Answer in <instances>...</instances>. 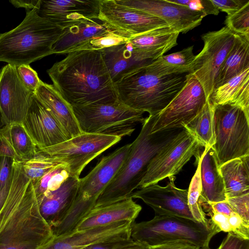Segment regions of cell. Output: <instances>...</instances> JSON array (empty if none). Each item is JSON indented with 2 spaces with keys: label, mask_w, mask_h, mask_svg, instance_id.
<instances>
[{
  "label": "cell",
  "mask_w": 249,
  "mask_h": 249,
  "mask_svg": "<svg viewBox=\"0 0 249 249\" xmlns=\"http://www.w3.org/2000/svg\"><path fill=\"white\" fill-rule=\"evenodd\" d=\"M40 214L32 180L14 160L9 193L0 211V249H38L53 237Z\"/></svg>",
  "instance_id": "cell-1"
},
{
  "label": "cell",
  "mask_w": 249,
  "mask_h": 249,
  "mask_svg": "<svg viewBox=\"0 0 249 249\" xmlns=\"http://www.w3.org/2000/svg\"><path fill=\"white\" fill-rule=\"evenodd\" d=\"M47 72L54 87L71 107L110 104L119 100L100 50L69 53Z\"/></svg>",
  "instance_id": "cell-2"
},
{
  "label": "cell",
  "mask_w": 249,
  "mask_h": 249,
  "mask_svg": "<svg viewBox=\"0 0 249 249\" xmlns=\"http://www.w3.org/2000/svg\"><path fill=\"white\" fill-rule=\"evenodd\" d=\"M157 116L149 115L145 119L139 135L131 143L124 162L98 196L94 207L131 197L135 190L139 189L152 159L185 129L179 127L152 132Z\"/></svg>",
  "instance_id": "cell-3"
},
{
  "label": "cell",
  "mask_w": 249,
  "mask_h": 249,
  "mask_svg": "<svg viewBox=\"0 0 249 249\" xmlns=\"http://www.w3.org/2000/svg\"><path fill=\"white\" fill-rule=\"evenodd\" d=\"M64 29L39 16L36 8L27 11L18 26L0 33V61L18 67L52 54Z\"/></svg>",
  "instance_id": "cell-4"
},
{
  "label": "cell",
  "mask_w": 249,
  "mask_h": 249,
  "mask_svg": "<svg viewBox=\"0 0 249 249\" xmlns=\"http://www.w3.org/2000/svg\"><path fill=\"white\" fill-rule=\"evenodd\" d=\"M146 64L124 75L114 85L121 102L134 109L155 116L181 90L188 73L158 75L151 72Z\"/></svg>",
  "instance_id": "cell-5"
},
{
  "label": "cell",
  "mask_w": 249,
  "mask_h": 249,
  "mask_svg": "<svg viewBox=\"0 0 249 249\" xmlns=\"http://www.w3.org/2000/svg\"><path fill=\"white\" fill-rule=\"evenodd\" d=\"M198 222L185 217L155 215L149 221L131 225V238L148 246L165 242L184 240L201 249H209L212 237L218 233Z\"/></svg>",
  "instance_id": "cell-6"
},
{
  "label": "cell",
  "mask_w": 249,
  "mask_h": 249,
  "mask_svg": "<svg viewBox=\"0 0 249 249\" xmlns=\"http://www.w3.org/2000/svg\"><path fill=\"white\" fill-rule=\"evenodd\" d=\"M81 132L121 138L130 136L135 126L145 120L143 112L134 109L119 100L106 104L72 107Z\"/></svg>",
  "instance_id": "cell-7"
},
{
  "label": "cell",
  "mask_w": 249,
  "mask_h": 249,
  "mask_svg": "<svg viewBox=\"0 0 249 249\" xmlns=\"http://www.w3.org/2000/svg\"><path fill=\"white\" fill-rule=\"evenodd\" d=\"M214 123L215 143L212 148L219 166L249 156V114L236 106L214 105Z\"/></svg>",
  "instance_id": "cell-8"
},
{
  "label": "cell",
  "mask_w": 249,
  "mask_h": 249,
  "mask_svg": "<svg viewBox=\"0 0 249 249\" xmlns=\"http://www.w3.org/2000/svg\"><path fill=\"white\" fill-rule=\"evenodd\" d=\"M122 138L116 136L82 132L56 145L37 148L55 161L66 164L70 176L79 178L81 173L89 162L119 142Z\"/></svg>",
  "instance_id": "cell-9"
},
{
  "label": "cell",
  "mask_w": 249,
  "mask_h": 249,
  "mask_svg": "<svg viewBox=\"0 0 249 249\" xmlns=\"http://www.w3.org/2000/svg\"><path fill=\"white\" fill-rule=\"evenodd\" d=\"M236 35L225 26L201 36L204 47L196 55L189 73L201 84L208 100L215 89L220 69L233 45Z\"/></svg>",
  "instance_id": "cell-10"
},
{
  "label": "cell",
  "mask_w": 249,
  "mask_h": 249,
  "mask_svg": "<svg viewBox=\"0 0 249 249\" xmlns=\"http://www.w3.org/2000/svg\"><path fill=\"white\" fill-rule=\"evenodd\" d=\"M202 147L185 129L152 159L139 189L177 175L193 156L197 158L200 156Z\"/></svg>",
  "instance_id": "cell-11"
},
{
  "label": "cell",
  "mask_w": 249,
  "mask_h": 249,
  "mask_svg": "<svg viewBox=\"0 0 249 249\" xmlns=\"http://www.w3.org/2000/svg\"><path fill=\"white\" fill-rule=\"evenodd\" d=\"M207 101L201 84L188 73L183 88L157 115L151 132L184 127L202 110Z\"/></svg>",
  "instance_id": "cell-12"
},
{
  "label": "cell",
  "mask_w": 249,
  "mask_h": 249,
  "mask_svg": "<svg viewBox=\"0 0 249 249\" xmlns=\"http://www.w3.org/2000/svg\"><path fill=\"white\" fill-rule=\"evenodd\" d=\"M131 143L103 157L85 177L79 178L74 202L90 211L104 190L113 178L127 157Z\"/></svg>",
  "instance_id": "cell-13"
},
{
  "label": "cell",
  "mask_w": 249,
  "mask_h": 249,
  "mask_svg": "<svg viewBox=\"0 0 249 249\" xmlns=\"http://www.w3.org/2000/svg\"><path fill=\"white\" fill-rule=\"evenodd\" d=\"M34 93L20 79L16 67L7 64L0 71V120L2 125L21 124Z\"/></svg>",
  "instance_id": "cell-14"
},
{
  "label": "cell",
  "mask_w": 249,
  "mask_h": 249,
  "mask_svg": "<svg viewBox=\"0 0 249 249\" xmlns=\"http://www.w3.org/2000/svg\"><path fill=\"white\" fill-rule=\"evenodd\" d=\"M98 19L130 34L131 37L169 27L157 17L124 6L115 0H100Z\"/></svg>",
  "instance_id": "cell-15"
},
{
  "label": "cell",
  "mask_w": 249,
  "mask_h": 249,
  "mask_svg": "<svg viewBox=\"0 0 249 249\" xmlns=\"http://www.w3.org/2000/svg\"><path fill=\"white\" fill-rule=\"evenodd\" d=\"M169 178L165 186L151 185L134 191L130 197L142 200L153 209L156 215L179 216L195 220L188 205V190L178 188L174 182L175 176Z\"/></svg>",
  "instance_id": "cell-16"
},
{
  "label": "cell",
  "mask_w": 249,
  "mask_h": 249,
  "mask_svg": "<svg viewBox=\"0 0 249 249\" xmlns=\"http://www.w3.org/2000/svg\"><path fill=\"white\" fill-rule=\"evenodd\" d=\"M119 4L139 10L164 20L174 31L186 33L200 24L206 16L202 12L167 0H115Z\"/></svg>",
  "instance_id": "cell-17"
},
{
  "label": "cell",
  "mask_w": 249,
  "mask_h": 249,
  "mask_svg": "<svg viewBox=\"0 0 249 249\" xmlns=\"http://www.w3.org/2000/svg\"><path fill=\"white\" fill-rule=\"evenodd\" d=\"M100 0H40L36 9L43 18L66 29L83 21L97 19Z\"/></svg>",
  "instance_id": "cell-18"
},
{
  "label": "cell",
  "mask_w": 249,
  "mask_h": 249,
  "mask_svg": "<svg viewBox=\"0 0 249 249\" xmlns=\"http://www.w3.org/2000/svg\"><path fill=\"white\" fill-rule=\"evenodd\" d=\"M21 124L39 149L50 147L69 139L60 124L35 95Z\"/></svg>",
  "instance_id": "cell-19"
},
{
  "label": "cell",
  "mask_w": 249,
  "mask_h": 249,
  "mask_svg": "<svg viewBox=\"0 0 249 249\" xmlns=\"http://www.w3.org/2000/svg\"><path fill=\"white\" fill-rule=\"evenodd\" d=\"M132 222L124 221L53 237L38 249H82L91 244L117 237H131Z\"/></svg>",
  "instance_id": "cell-20"
},
{
  "label": "cell",
  "mask_w": 249,
  "mask_h": 249,
  "mask_svg": "<svg viewBox=\"0 0 249 249\" xmlns=\"http://www.w3.org/2000/svg\"><path fill=\"white\" fill-rule=\"evenodd\" d=\"M115 28L99 19L83 21L65 29L63 33L52 47V53H69L90 50L95 39Z\"/></svg>",
  "instance_id": "cell-21"
},
{
  "label": "cell",
  "mask_w": 249,
  "mask_h": 249,
  "mask_svg": "<svg viewBox=\"0 0 249 249\" xmlns=\"http://www.w3.org/2000/svg\"><path fill=\"white\" fill-rule=\"evenodd\" d=\"M141 210L142 207L131 197L94 207L79 222L75 231L86 230L120 221L133 222Z\"/></svg>",
  "instance_id": "cell-22"
},
{
  "label": "cell",
  "mask_w": 249,
  "mask_h": 249,
  "mask_svg": "<svg viewBox=\"0 0 249 249\" xmlns=\"http://www.w3.org/2000/svg\"><path fill=\"white\" fill-rule=\"evenodd\" d=\"M79 178L70 176L38 204L41 215L52 229L60 223L71 208L77 194Z\"/></svg>",
  "instance_id": "cell-23"
},
{
  "label": "cell",
  "mask_w": 249,
  "mask_h": 249,
  "mask_svg": "<svg viewBox=\"0 0 249 249\" xmlns=\"http://www.w3.org/2000/svg\"><path fill=\"white\" fill-rule=\"evenodd\" d=\"M34 95L60 124L69 139L82 133L72 107L63 98L53 85L41 81Z\"/></svg>",
  "instance_id": "cell-24"
},
{
  "label": "cell",
  "mask_w": 249,
  "mask_h": 249,
  "mask_svg": "<svg viewBox=\"0 0 249 249\" xmlns=\"http://www.w3.org/2000/svg\"><path fill=\"white\" fill-rule=\"evenodd\" d=\"M179 34L168 27L133 36L128 41L140 58L151 62L176 46Z\"/></svg>",
  "instance_id": "cell-25"
},
{
  "label": "cell",
  "mask_w": 249,
  "mask_h": 249,
  "mask_svg": "<svg viewBox=\"0 0 249 249\" xmlns=\"http://www.w3.org/2000/svg\"><path fill=\"white\" fill-rule=\"evenodd\" d=\"M200 165L201 203H214L226 200L224 184L219 170L215 153L211 148H204L196 158Z\"/></svg>",
  "instance_id": "cell-26"
},
{
  "label": "cell",
  "mask_w": 249,
  "mask_h": 249,
  "mask_svg": "<svg viewBox=\"0 0 249 249\" xmlns=\"http://www.w3.org/2000/svg\"><path fill=\"white\" fill-rule=\"evenodd\" d=\"M209 100L213 105L239 107L249 114V68L216 88Z\"/></svg>",
  "instance_id": "cell-27"
},
{
  "label": "cell",
  "mask_w": 249,
  "mask_h": 249,
  "mask_svg": "<svg viewBox=\"0 0 249 249\" xmlns=\"http://www.w3.org/2000/svg\"><path fill=\"white\" fill-rule=\"evenodd\" d=\"M125 43L100 50L114 84L129 72L150 62L142 60L134 51H129Z\"/></svg>",
  "instance_id": "cell-28"
},
{
  "label": "cell",
  "mask_w": 249,
  "mask_h": 249,
  "mask_svg": "<svg viewBox=\"0 0 249 249\" xmlns=\"http://www.w3.org/2000/svg\"><path fill=\"white\" fill-rule=\"evenodd\" d=\"M226 198L249 194V156L230 160L219 166Z\"/></svg>",
  "instance_id": "cell-29"
},
{
  "label": "cell",
  "mask_w": 249,
  "mask_h": 249,
  "mask_svg": "<svg viewBox=\"0 0 249 249\" xmlns=\"http://www.w3.org/2000/svg\"><path fill=\"white\" fill-rule=\"evenodd\" d=\"M0 142L13 155L14 160L22 161L33 158L37 147L20 123L0 127Z\"/></svg>",
  "instance_id": "cell-30"
},
{
  "label": "cell",
  "mask_w": 249,
  "mask_h": 249,
  "mask_svg": "<svg viewBox=\"0 0 249 249\" xmlns=\"http://www.w3.org/2000/svg\"><path fill=\"white\" fill-rule=\"evenodd\" d=\"M248 68L249 35L236 34L233 45L220 69L215 89Z\"/></svg>",
  "instance_id": "cell-31"
},
{
  "label": "cell",
  "mask_w": 249,
  "mask_h": 249,
  "mask_svg": "<svg viewBox=\"0 0 249 249\" xmlns=\"http://www.w3.org/2000/svg\"><path fill=\"white\" fill-rule=\"evenodd\" d=\"M184 128L204 148L215 143L214 105L208 100L202 110Z\"/></svg>",
  "instance_id": "cell-32"
},
{
  "label": "cell",
  "mask_w": 249,
  "mask_h": 249,
  "mask_svg": "<svg viewBox=\"0 0 249 249\" xmlns=\"http://www.w3.org/2000/svg\"><path fill=\"white\" fill-rule=\"evenodd\" d=\"M69 177L68 166L62 164L33 182L38 204L45 196L58 189Z\"/></svg>",
  "instance_id": "cell-33"
},
{
  "label": "cell",
  "mask_w": 249,
  "mask_h": 249,
  "mask_svg": "<svg viewBox=\"0 0 249 249\" xmlns=\"http://www.w3.org/2000/svg\"><path fill=\"white\" fill-rule=\"evenodd\" d=\"M188 190V205L194 219L208 228L216 230L211 225L210 218H207L206 213L204 211L201 204L202 197L200 165L198 163Z\"/></svg>",
  "instance_id": "cell-34"
},
{
  "label": "cell",
  "mask_w": 249,
  "mask_h": 249,
  "mask_svg": "<svg viewBox=\"0 0 249 249\" xmlns=\"http://www.w3.org/2000/svg\"><path fill=\"white\" fill-rule=\"evenodd\" d=\"M21 163L26 175L35 182L51 170L62 164L37 148L34 156Z\"/></svg>",
  "instance_id": "cell-35"
},
{
  "label": "cell",
  "mask_w": 249,
  "mask_h": 249,
  "mask_svg": "<svg viewBox=\"0 0 249 249\" xmlns=\"http://www.w3.org/2000/svg\"><path fill=\"white\" fill-rule=\"evenodd\" d=\"M225 23L236 34L249 35V2L237 11L228 15Z\"/></svg>",
  "instance_id": "cell-36"
},
{
  "label": "cell",
  "mask_w": 249,
  "mask_h": 249,
  "mask_svg": "<svg viewBox=\"0 0 249 249\" xmlns=\"http://www.w3.org/2000/svg\"><path fill=\"white\" fill-rule=\"evenodd\" d=\"M196 57L193 53V46L182 50L158 58L162 62L174 65L190 66Z\"/></svg>",
  "instance_id": "cell-37"
},
{
  "label": "cell",
  "mask_w": 249,
  "mask_h": 249,
  "mask_svg": "<svg viewBox=\"0 0 249 249\" xmlns=\"http://www.w3.org/2000/svg\"><path fill=\"white\" fill-rule=\"evenodd\" d=\"M169 2L187 7L188 9L202 12L206 16L217 15L219 10L211 0H167Z\"/></svg>",
  "instance_id": "cell-38"
},
{
  "label": "cell",
  "mask_w": 249,
  "mask_h": 249,
  "mask_svg": "<svg viewBox=\"0 0 249 249\" xmlns=\"http://www.w3.org/2000/svg\"><path fill=\"white\" fill-rule=\"evenodd\" d=\"M17 73L21 82L31 92L35 93L41 80L37 72L29 65H22L16 67Z\"/></svg>",
  "instance_id": "cell-39"
},
{
  "label": "cell",
  "mask_w": 249,
  "mask_h": 249,
  "mask_svg": "<svg viewBox=\"0 0 249 249\" xmlns=\"http://www.w3.org/2000/svg\"><path fill=\"white\" fill-rule=\"evenodd\" d=\"M232 211L249 224V194L226 198Z\"/></svg>",
  "instance_id": "cell-40"
},
{
  "label": "cell",
  "mask_w": 249,
  "mask_h": 249,
  "mask_svg": "<svg viewBox=\"0 0 249 249\" xmlns=\"http://www.w3.org/2000/svg\"><path fill=\"white\" fill-rule=\"evenodd\" d=\"M134 242L131 237H117L93 243L82 249H123Z\"/></svg>",
  "instance_id": "cell-41"
},
{
  "label": "cell",
  "mask_w": 249,
  "mask_h": 249,
  "mask_svg": "<svg viewBox=\"0 0 249 249\" xmlns=\"http://www.w3.org/2000/svg\"><path fill=\"white\" fill-rule=\"evenodd\" d=\"M229 220L231 230L230 233L244 239H249V224L234 212L229 216Z\"/></svg>",
  "instance_id": "cell-42"
},
{
  "label": "cell",
  "mask_w": 249,
  "mask_h": 249,
  "mask_svg": "<svg viewBox=\"0 0 249 249\" xmlns=\"http://www.w3.org/2000/svg\"><path fill=\"white\" fill-rule=\"evenodd\" d=\"M213 5L219 10L231 15L241 9L249 0H211Z\"/></svg>",
  "instance_id": "cell-43"
},
{
  "label": "cell",
  "mask_w": 249,
  "mask_h": 249,
  "mask_svg": "<svg viewBox=\"0 0 249 249\" xmlns=\"http://www.w3.org/2000/svg\"><path fill=\"white\" fill-rule=\"evenodd\" d=\"M217 249H249V239L228 233Z\"/></svg>",
  "instance_id": "cell-44"
},
{
  "label": "cell",
  "mask_w": 249,
  "mask_h": 249,
  "mask_svg": "<svg viewBox=\"0 0 249 249\" xmlns=\"http://www.w3.org/2000/svg\"><path fill=\"white\" fill-rule=\"evenodd\" d=\"M14 160L8 156H0V191L4 188L12 173Z\"/></svg>",
  "instance_id": "cell-45"
},
{
  "label": "cell",
  "mask_w": 249,
  "mask_h": 249,
  "mask_svg": "<svg viewBox=\"0 0 249 249\" xmlns=\"http://www.w3.org/2000/svg\"><path fill=\"white\" fill-rule=\"evenodd\" d=\"M211 217L210 223L219 232L221 231L230 233L231 227L229 223V216L216 213H211L207 214Z\"/></svg>",
  "instance_id": "cell-46"
},
{
  "label": "cell",
  "mask_w": 249,
  "mask_h": 249,
  "mask_svg": "<svg viewBox=\"0 0 249 249\" xmlns=\"http://www.w3.org/2000/svg\"><path fill=\"white\" fill-rule=\"evenodd\" d=\"M148 249H201L195 244L184 240H178L149 246Z\"/></svg>",
  "instance_id": "cell-47"
},
{
  "label": "cell",
  "mask_w": 249,
  "mask_h": 249,
  "mask_svg": "<svg viewBox=\"0 0 249 249\" xmlns=\"http://www.w3.org/2000/svg\"><path fill=\"white\" fill-rule=\"evenodd\" d=\"M9 2L16 8H24L29 11L37 9L40 0H11Z\"/></svg>",
  "instance_id": "cell-48"
},
{
  "label": "cell",
  "mask_w": 249,
  "mask_h": 249,
  "mask_svg": "<svg viewBox=\"0 0 249 249\" xmlns=\"http://www.w3.org/2000/svg\"><path fill=\"white\" fill-rule=\"evenodd\" d=\"M12 175L10 178H9V180L8 181L7 183L6 184L4 188L0 191V211L2 209L5 203L8 194L9 193L11 183L12 181Z\"/></svg>",
  "instance_id": "cell-49"
},
{
  "label": "cell",
  "mask_w": 249,
  "mask_h": 249,
  "mask_svg": "<svg viewBox=\"0 0 249 249\" xmlns=\"http://www.w3.org/2000/svg\"><path fill=\"white\" fill-rule=\"evenodd\" d=\"M148 248L147 245L135 241L132 245L123 249H148Z\"/></svg>",
  "instance_id": "cell-50"
}]
</instances>
